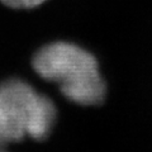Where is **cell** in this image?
<instances>
[{"label":"cell","instance_id":"2","mask_svg":"<svg viewBox=\"0 0 152 152\" xmlns=\"http://www.w3.org/2000/svg\"><path fill=\"white\" fill-rule=\"evenodd\" d=\"M56 107L23 80L0 84V146L20 142L26 136L42 141L56 122Z\"/></svg>","mask_w":152,"mask_h":152},{"label":"cell","instance_id":"1","mask_svg":"<svg viewBox=\"0 0 152 152\" xmlns=\"http://www.w3.org/2000/svg\"><path fill=\"white\" fill-rule=\"evenodd\" d=\"M33 69L47 81L56 83L70 102L80 105H98L107 94L95 57L67 42H55L37 52Z\"/></svg>","mask_w":152,"mask_h":152},{"label":"cell","instance_id":"3","mask_svg":"<svg viewBox=\"0 0 152 152\" xmlns=\"http://www.w3.org/2000/svg\"><path fill=\"white\" fill-rule=\"evenodd\" d=\"M4 5L13 9H31L43 4L47 0H0Z\"/></svg>","mask_w":152,"mask_h":152}]
</instances>
